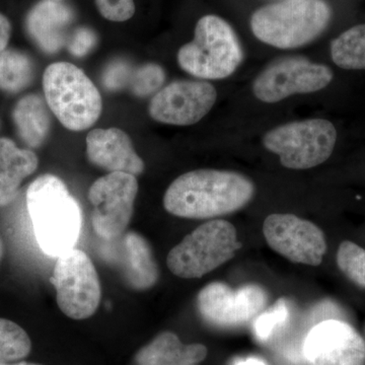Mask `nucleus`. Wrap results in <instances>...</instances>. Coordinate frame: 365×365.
I'll return each instance as SVG.
<instances>
[{
	"label": "nucleus",
	"mask_w": 365,
	"mask_h": 365,
	"mask_svg": "<svg viewBox=\"0 0 365 365\" xmlns=\"http://www.w3.org/2000/svg\"><path fill=\"white\" fill-rule=\"evenodd\" d=\"M254 182L230 170H196L178 177L163 197V206L178 217L204 220L230 215L253 199Z\"/></svg>",
	"instance_id": "nucleus-1"
},
{
	"label": "nucleus",
	"mask_w": 365,
	"mask_h": 365,
	"mask_svg": "<svg viewBox=\"0 0 365 365\" xmlns=\"http://www.w3.org/2000/svg\"><path fill=\"white\" fill-rule=\"evenodd\" d=\"M26 206L41 250L58 257L74 249L81 232V209L60 178L45 174L26 191Z\"/></svg>",
	"instance_id": "nucleus-2"
},
{
	"label": "nucleus",
	"mask_w": 365,
	"mask_h": 365,
	"mask_svg": "<svg viewBox=\"0 0 365 365\" xmlns=\"http://www.w3.org/2000/svg\"><path fill=\"white\" fill-rule=\"evenodd\" d=\"M325 0H282L257 9L251 18L255 37L278 49H295L313 42L330 23Z\"/></svg>",
	"instance_id": "nucleus-3"
},
{
	"label": "nucleus",
	"mask_w": 365,
	"mask_h": 365,
	"mask_svg": "<svg viewBox=\"0 0 365 365\" xmlns=\"http://www.w3.org/2000/svg\"><path fill=\"white\" fill-rule=\"evenodd\" d=\"M178 63L182 71L197 78H227L244 60V50L234 29L227 21L204 16L197 23L194 39L182 46Z\"/></svg>",
	"instance_id": "nucleus-4"
},
{
	"label": "nucleus",
	"mask_w": 365,
	"mask_h": 365,
	"mask_svg": "<svg viewBox=\"0 0 365 365\" xmlns=\"http://www.w3.org/2000/svg\"><path fill=\"white\" fill-rule=\"evenodd\" d=\"M43 90L50 111L68 130H86L102 114L100 91L74 64L56 62L48 66L43 76Z\"/></svg>",
	"instance_id": "nucleus-5"
},
{
	"label": "nucleus",
	"mask_w": 365,
	"mask_h": 365,
	"mask_svg": "<svg viewBox=\"0 0 365 365\" xmlns=\"http://www.w3.org/2000/svg\"><path fill=\"white\" fill-rule=\"evenodd\" d=\"M241 248L234 225L223 220H209L170 250L168 268L184 279L201 278L234 258Z\"/></svg>",
	"instance_id": "nucleus-6"
},
{
	"label": "nucleus",
	"mask_w": 365,
	"mask_h": 365,
	"mask_svg": "<svg viewBox=\"0 0 365 365\" xmlns=\"http://www.w3.org/2000/svg\"><path fill=\"white\" fill-rule=\"evenodd\" d=\"M337 131L325 119H307L281 125L263 137L266 150L287 169L307 170L325 163L335 148Z\"/></svg>",
	"instance_id": "nucleus-7"
},
{
	"label": "nucleus",
	"mask_w": 365,
	"mask_h": 365,
	"mask_svg": "<svg viewBox=\"0 0 365 365\" xmlns=\"http://www.w3.org/2000/svg\"><path fill=\"white\" fill-rule=\"evenodd\" d=\"M50 282L56 290L57 304L69 318L85 319L97 312L101 283L85 252L74 248L57 257Z\"/></svg>",
	"instance_id": "nucleus-8"
},
{
	"label": "nucleus",
	"mask_w": 365,
	"mask_h": 365,
	"mask_svg": "<svg viewBox=\"0 0 365 365\" xmlns=\"http://www.w3.org/2000/svg\"><path fill=\"white\" fill-rule=\"evenodd\" d=\"M267 292L258 284L232 289L223 282L209 283L197 295L196 306L204 322L230 329L254 321L267 307Z\"/></svg>",
	"instance_id": "nucleus-9"
},
{
	"label": "nucleus",
	"mask_w": 365,
	"mask_h": 365,
	"mask_svg": "<svg viewBox=\"0 0 365 365\" xmlns=\"http://www.w3.org/2000/svg\"><path fill=\"white\" fill-rule=\"evenodd\" d=\"M137 193L136 176L127 173H109L91 185V223L100 237L111 241L124 234L133 215Z\"/></svg>",
	"instance_id": "nucleus-10"
},
{
	"label": "nucleus",
	"mask_w": 365,
	"mask_h": 365,
	"mask_svg": "<svg viewBox=\"0 0 365 365\" xmlns=\"http://www.w3.org/2000/svg\"><path fill=\"white\" fill-rule=\"evenodd\" d=\"M333 72L324 64L302 57H288L270 64L253 83L255 97L267 104L297 93H311L330 85Z\"/></svg>",
	"instance_id": "nucleus-11"
},
{
	"label": "nucleus",
	"mask_w": 365,
	"mask_h": 365,
	"mask_svg": "<svg viewBox=\"0 0 365 365\" xmlns=\"http://www.w3.org/2000/svg\"><path fill=\"white\" fill-rule=\"evenodd\" d=\"M263 234L276 253L290 262L319 266L327 252L323 230L309 220L294 215L274 213L266 218Z\"/></svg>",
	"instance_id": "nucleus-12"
},
{
	"label": "nucleus",
	"mask_w": 365,
	"mask_h": 365,
	"mask_svg": "<svg viewBox=\"0 0 365 365\" xmlns=\"http://www.w3.org/2000/svg\"><path fill=\"white\" fill-rule=\"evenodd\" d=\"M216 100L217 91L207 81H174L153 96L148 111L160 123L190 126L201 121Z\"/></svg>",
	"instance_id": "nucleus-13"
},
{
	"label": "nucleus",
	"mask_w": 365,
	"mask_h": 365,
	"mask_svg": "<svg viewBox=\"0 0 365 365\" xmlns=\"http://www.w3.org/2000/svg\"><path fill=\"white\" fill-rule=\"evenodd\" d=\"M304 356L311 365H364L365 342L350 324L328 319L314 325L304 339Z\"/></svg>",
	"instance_id": "nucleus-14"
},
{
	"label": "nucleus",
	"mask_w": 365,
	"mask_h": 365,
	"mask_svg": "<svg viewBox=\"0 0 365 365\" xmlns=\"http://www.w3.org/2000/svg\"><path fill=\"white\" fill-rule=\"evenodd\" d=\"M86 153L91 163L109 173L143 174L144 163L128 134L119 128L95 129L86 137Z\"/></svg>",
	"instance_id": "nucleus-15"
},
{
	"label": "nucleus",
	"mask_w": 365,
	"mask_h": 365,
	"mask_svg": "<svg viewBox=\"0 0 365 365\" xmlns=\"http://www.w3.org/2000/svg\"><path fill=\"white\" fill-rule=\"evenodd\" d=\"M73 21V11L62 1L41 0L26 16V32L42 51L52 54L66 46Z\"/></svg>",
	"instance_id": "nucleus-16"
},
{
	"label": "nucleus",
	"mask_w": 365,
	"mask_h": 365,
	"mask_svg": "<svg viewBox=\"0 0 365 365\" xmlns=\"http://www.w3.org/2000/svg\"><path fill=\"white\" fill-rule=\"evenodd\" d=\"M39 160L32 150H21L9 138H0V206L13 202L21 182L37 170Z\"/></svg>",
	"instance_id": "nucleus-17"
},
{
	"label": "nucleus",
	"mask_w": 365,
	"mask_h": 365,
	"mask_svg": "<svg viewBox=\"0 0 365 365\" xmlns=\"http://www.w3.org/2000/svg\"><path fill=\"white\" fill-rule=\"evenodd\" d=\"M207 356L202 344L184 345L176 334L163 332L136 355L137 365H198Z\"/></svg>",
	"instance_id": "nucleus-18"
},
{
	"label": "nucleus",
	"mask_w": 365,
	"mask_h": 365,
	"mask_svg": "<svg viewBox=\"0 0 365 365\" xmlns=\"http://www.w3.org/2000/svg\"><path fill=\"white\" fill-rule=\"evenodd\" d=\"M123 275L134 289L153 287L160 278V271L148 242L136 232H128L123 239Z\"/></svg>",
	"instance_id": "nucleus-19"
},
{
	"label": "nucleus",
	"mask_w": 365,
	"mask_h": 365,
	"mask_svg": "<svg viewBox=\"0 0 365 365\" xmlns=\"http://www.w3.org/2000/svg\"><path fill=\"white\" fill-rule=\"evenodd\" d=\"M48 108L37 95L26 96L14 107V124L21 138L31 148L40 146L49 134L51 118Z\"/></svg>",
	"instance_id": "nucleus-20"
},
{
	"label": "nucleus",
	"mask_w": 365,
	"mask_h": 365,
	"mask_svg": "<svg viewBox=\"0 0 365 365\" xmlns=\"http://www.w3.org/2000/svg\"><path fill=\"white\" fill-rule=\"evenodd\" d=\"M336 66L347 71H365V24L341 34L331 43Z\"/></svg>",
	"instance_id": "nucleus-21"
},
{
	"label": "nucleus",
	"mask_w": 365,
	"mask_h": 365,
	"mask_svg": "<svg viewBox=\"0 0 365 365\" xmlns=\"http://www.w3.org/2000/svg\"><path fill=\"white\" fill-rule=\"evenodd\" d=\"M34 64L28 55L16 50L0 52V88L7 93H19L30 85Z\"/></svg>",
	"instance_id": "nucleus-22"
},
{
	"label": "nucleus",
	"mask_w": 365,
	"mask_h": 365,
	"mask_svg": "<svg viewBox=\"0 0 365 365\" xmlns=\"http://www.w3.org/2000/svg\"><path fill=\"white\" fill-rule=\"evenodd\" d=\"M32 343L21 327L0 318V364L18 362L31 352Z\"/></svg>",
	"instance_id": "nucleus-23"
},
{
	"label": "nucleus",
	"mask_w": 365,
	"mask_h": 365,
	"mask_svg": "<svg viewBox=\"0 0 365 365\" xmlns=\"http://www.w3.org/2000/svg\"><path fill=\"white\" fill-rule=\"evenodd\" d=\"M336 261L341 272L348 279L365 288V249L351 241L342 242Z\"/></svg>",
	"instance_id": "nucleus-24"
},
{
	"label": "nucleus",
	"mask_w": 365,
	"mask_h": 365,
	"mask_svg": "<svg viewBox=\"0 0 365 365\" xmlns=\"http://www.w3.org/2000/svg\"><path fill=\"white\" fill-rule=\"evenodd\" d=\"M289 318V307L287 299H280L272 307L254 319L253 330L257 339L266 342L287 325Z\"/></svg>",
	"instance_id": "nucleus-25"
},
{
	"label": "nucleus",
	"mask_w": 365,
	"mask_h": 365,
	"mask_svg": "<svg viewBox=\"0 0 365 365\" xmlns=\"http://www.w3.org/2000/svg\"><path fill=\"white\" fill-rule=\"evenodd\" d=\"M165 81V72L162 66L155 63L144 64L134 71L129 88L137 97H148L157 93Z\"/></svg>",
	"instance_id": "nucleus-26"
},
{
	"label": "nucleus",
	"mask_w": 365,
	"mask_h": 365,
	"mask_svg": "<svg viewBox=\"0 0 365 365\" xmlns=\"http://www.w3.org/2000/svg\"><path fill=\"white\" fill-rule=\"evenodd\" d=\"M134 69L124 60H115L106 67L103 73V85L107 90L119 91L130 86Z\"/></svg>",
	"instance_id": "nucleus-27"
},
{
	"label": "nucleus",
	"mask_w": 365,
	"mask_h": 365,
	"mask_svg": "<svg viewBox=\"0 0 365 365\" xmlns=\"http://www.w3.org/2000/svg\"><path fill=\"white\" fill-rule=\"evenodd\" d=\"M97 45V35L88 28H78L71 33L66 47L71 54L76 57H83Z\"/></svg>",
	"instance_id": "nucleus-28"
},
{
	"label": "nucleus",
	"mask_w": 365,
	"mask_h": 365,
	"mask_svg": "<svg viewBox=\"0 0 365 365\" xmlns=\"http://www.w3.org/2000/svg\"><path fill=\"white\" fill-rule=\"evenodd\" d=\"M98 11L110 21L128 18L135 11L133 0H96Z\"/></svg>",
	"instance_id": "nucleus-29"
},
{
	"label": "nucleus",
	"mask_w": 365,
	"mask_h": 365,
	"mask_svg": "<svg viewBox=\"0 0 365 365\" xmlns=\"http://www.w3.org/2000/svg\"><path fill=\"white\" fill-rule=\"evenodd\" d=\"M11 35V21L4 14H0V52L6 49Z\"/></svg>",
	"instance_id": "nucleus-30"
},
{
	"label": "nucleus",
	"mask_w": 365,
	"mask_h": 365,
	"mask_svg": "<svg viewBox=\"0 0 365 365\" xmlns=\"http://www.w3.org/2000/svg\"><path fill=\"white\" fill-rule=\"evenodd\" d=\"M235 365H267L262 359L256 357H250V359L239 360Z\"/></svg>",
	"instance_id": "nucleus-31"
},
{
	"label": "nucleus",
	"mask_w": 365,
	"mask_h": 365,
	"mask_svg": "<svg viewBox=\"0 0 365 365\" xmlns=\"http://www.w3.org/2000/svg\"><path fill=\"white\" fill-rule=\"evenodd\" d=\"M0 365H41V364H30V362L18 361V362H11V364H0Z\"/></svg>",
	"instance_id": "nucleus-32"
},
{
	"label": "nucleus",
	"mask_w": 365,
	"mask_h": 365,
	"mask_svg": "<svg viewBox=\"0 0 365 365\" xmlns=\"http://www.w3.org/2000/svg\"><path fill=\"white\" fill-rule=\"evenodd\" d=\"M2 255V244L1 242H0V257H1Z\"/></svg>",
	"instance_id": "nucleus-33"
},
{
	"label": "nucleus",
	"mask_w": 365,
	"mask_h": 365,
	"mask_svg": "<svg viewBox=\"0 0 365 365\" xmlns=\"http://www.w3.org/2000/svg\"><path fill=\"white\" fill-rule=\"evenodd\" d=\"M57 1H62V0H57Z\"/></svg>",
	"instance_id": "nucleus-34"
}]
</instances>
